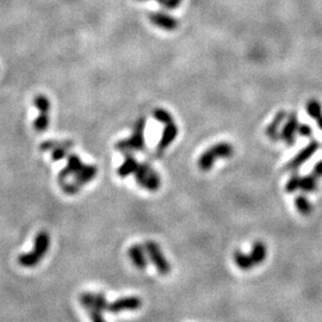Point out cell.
Segmentation results:
<instances>
[{
    "label": "cell",
    "mask_w": 322,
    "mask_h": 322,
    "mask_svg": "<svg viewBox=\"0 0 322 322\" xmlns=\"http://www.w3.org/2000/svg\"><path fill=\"white\" fill-rule=\"evenodd\" d=\"M50 247V236L47 232H39L34 240V248L29 253H23L18 257V263L23 268H34L44 258Z\"/></svg>",
    "instance_id": "cell-1"
},
{
    "label": "cell",
    "mask_w": 322,
    "mask_h": 322,
    "mask_svg": "<svg viewBox=\"0 0 322 322\" xmlns=\"http://www.w3.org/2000/svg\"><path fill=\"white\" fill-rule=\"evenodd\" d=\"M234 148L228 142H220L214 144L209 149L205 150L198 159V167L203 172H208L213 168L214 162L217 159H229L233 157Z\"/></svg>",
    "instance_id": "cell-2"
},
{
    "label": "cell",
    "mask_w": 322,
    "mask_h": 322,
    "mask_svg": "<svg viewBox=\"0 0 322 322\" xmlns=\"http://www.w3.org/2000/svg\"><path fill=\"white\" fill-rule=\"evenodd\" d=\"M144 126L146 118L140 117L134 126V133L129 139L116 143V149L121 152H142L144 150Z\"/></svg>",
    "instance_id": "cell-3"
},
{
    "label": "cell",
    "mask_w": 322,
    "mask_h": 322,
    "mask_svg": "<svg viewBox=\"0 0 322 322\" xmlns=\"http://www.w3.org/2000/svg\"><path fill=\"white\" fill-rule=\"evenodd\" d=\"M134 174H135L136 183L139 184L140 187H142V189H146L152 192L158 191V190L160 189L161 178L159 174L153 170L150 163H139L137 170Z\"/></svg>",
    "instance_id": "cell-4"
},
{
    "label": "cell",
    "mask_w": 322,
    "mask_h": 322,
    "mask_svg": "<svg viewBox=\"0 0 322 322\" xmlns=\"http://www.w3.org/2000/svg\"><path fill=\"white\" fill-rule=\"evenodd\" d=\"M143 246L144 250H146L147 255H148L150 263L155 266L158 272H159L161 276H167V274H170L172 268H171V264L168 263L167 259L165 258V255H163L159 245H158L155 241H150V240H148V241L144 242Z\"/></svg>",
    "instance_id": "cell-5"
},
{
    "label": "cell",
    "mask_w": 322,
    "mask_h": 322,
    "mask_svg": "<svg viewBox=\"0 0 322 322\" xmlns=\"http://www.w3.org/2000/svg\"><path fill=\"white\" fill-rule=\"evenodd\" d=\"M34 104L39 110V116L36 118L35 123H34V128L38 133H43L47 130L49 125V109H50V103L49 99L47 98L43 94H39L34 99Z\"/></svg>",
    "instance_id": "cell-6"
},
{
    "label": "cell",
    "mask_w": 322,
    "mask_h": 322,
    "mask_svg": "<svg viewBox=\"0 0 322 322\" xmlns=\"http://www.w3.org/2000/svg\"><path fill=\"white\" fill-rule=\"evenodd\" d=\"M319 148H320V143H319L318 141H315V140H313L309 144H307L304 148L301 149L300 152H298L297 154L295 155L289 162H287L286 170L289 171L298 170L303 163L307 162V161L309 160L316 152H318Z\"/></svg>",
    "instance_id": "cell-7"
},
{
    "label": "cell",
    "mask_w": 322,
    "mask_h": 322,
    "mask_svg": "<svg viewBox=\"0 0 322 322\" xmlns=\"http://www.w3.org/2000/svg\"><path fill=\"white\" fill-rule=\"evenodd\" d=\"M142 307V300L137 296H125L117 298L109 303L107 311L112 314H120L122 311H134Z\"/></svg>",
    "instance_id": "cell-8"
},
{
    "label": "cell",
    "mask_w": 322,
    "mask_h": 322,
    "mask_svg": "<svg viewBox=\"0 0 322 322\" xmlns=\"http://www.w3.org/2000/svg\"><path fill=\"white\" fill-rule=\"evenodd\" d=\"M79 301H80V304L84 308H86V309L94 308V309H98L105 313V311H107V308H109V302H107L105 295L102 294V292H98V294L84 292L79 297Z\"/></svg>",
    "instance_id": "cell-9"
},
{
    "label": "cell",
    "mask_w": 322,
    "mask_h": 322,
    "mask_svg": "<svg viewBox=\"0 0 322 322\" xmlns=\"http://www.w3.org/2000/svg\"><path fill=\"white\" fill-rule=\"evenodd\" d=\"M73 142L72 141H46L41 144V150H50L52 152V159L53 161H60L68 157V150L72 148Z\"/></svg>",
    "instance_id": "cell-10"
},
{
    "label": "cell",
    "mask_w": 322,
    "mask_h": 322,
    "mask_svg": "<svg viewBox=\"0 0 322 322\" xmlns=\"http://www.w3.org/2000/svg\"><path fill=\"white\" fill-rule=\"evenodd\" d=\"M298 125H300V124H298V118L295 112L291 113V115H290L289 117H286V120H285V124L283 125V128H282L279 137L283 140L285 143L289 144V146H292V144L295 143V135H296L297 133Z\"/></svg>",
    "instance_id": "cell-11"
},
{
    "label": "cell",
    "mask_w": 322,
    "mask_h": 322,
    "mask_svg": "<svg viewBox=\"0 0 322 322\" xmlns=\"http://www.w3.org/2000/svg\"><path fill=\"white\" fill-rule=\"evenodd\" d=\"M67 159V165H66V167L59 173V183L65 181L66 178H68V177L74 176V174L78 173L79 171L84 167V165H85L76 154L68 155Z\"/></svg>",
    "instance_id": "cell-12"
},
{
    "label": "cell",
    "mask_w": 322,
    "mask_h": 322,
    "mask_svg": "<svg viewBox=\"0 0 322 322\" xmlns=\"http://www.w3.org/2000/svg\"><path fill=\"white\" fill-rule=\"evenodd\" d=\"M146 250H144V246L142 245L136 244L133 245L128 250V255L130 258V260L133 261L134 265L136 266L139 270H144L148 265V260H147L146 257Z\"/></svg>",
    "instance_id": "cell-13"
},
{
    "label": "cell",
    "mask_w": 322,
    "mask_h": 322,
    "mask_svg": "<svg viewBox=\"0 0 322 322\" xmlns=\"http://www.w3.org/2000/svg\"><path fill=\"white\" fill-rule=\"evenodd\" d=\"M150 22L155 26L163 29V30H174L178 26V22L172 16H168L163 12H153L149 15Z\"/></svg>",
    "instance_id": "cell-14"
},
{
    "label": "cell",
    "mask_w": 322,
    "mask_h": 322,
    "mask_svg": "<svg viewBox=\"0 0 322 322\" xmlns=\"http://www.w3.org/2000/svg\"><path fill=\"white\" fill-rule=\"evenodd\" d=\"M177 135H178V128H177L176 124H174L173 122L166 124L165 130H163L162 136H161L160 142L158 143V147H157L158 154L161 155V153H162L163 150L167 148V147L174 141V139H176Z\"/></svg>",
    "instance_id": "cell-15"
},
{
    "label": "cell",
    "mask_w": 322,
    "mask_h": 322,
    "mask_svg": "<svg viewBox=\"0 0 322 322\" xmlns=\"http://www.w3.org/2000/svg\"><path fill=\"white\" fill-rule=\"evenodd\" d=\"M97 172H98V170H97V166L84 165V167L81 168L78 173L74 174V177H73L74 180L73 181H74L76 185H79L81 187L83 185H85V184L89 183L92 179H94Z\"/></svg>",
    "instance_id": "cell-16"
},
{
    "label": "cell",
    "mask_w": 322,
    "mask_h": 322,
    "mask_svg": "<svg viewBox=\"0 0 322 322\" xmlns=\"http://www.w3.org/2000/svg\"><path fill=\"white\" fill-rule=\"evenodd\" d=\"M286 117H287L286 112H285L284 110H281V111H279L276 116H274L272 122L268 124V128H266L265 133H266V135L270 137L271 140H273V141H274V140H278L279 126H281L282 123H283L284 121L286 120Z\"/></svg>",
    "instance_id": "cell-17"
},
{
    "label": "cell",
    "mask_w": 322,
    "mask_h": 322,
    "mask_svg": "<svg viewBox=\"0 0 322 322\" xmlns=\"http://www.w3.org/2000/svg\"><path fill=\"white\" fill-rule=\"evenodd\" d=\"M137 166H139V162H137L135 158L131 154H129V153H125V160H124V162L117 170L118 176H120L121 178H126V177L130 176V174L135 173Z\"/></svg>",
    "instance_id": "cell-18"
},
{
    "label": "cell",
    "mask_w": 322,
    "mask_h": 322,
    "mask_svg": "<svg viewBox=\"0 0 322 322\" xmlns=\"http://www.w3.org/2000/svg\"><path fill=\"white\" fill-rule=\"evenodd\" d=\"M250 258H252L254 266L260 265L265 261L266 257H268V247L264 242L255 241L252 246V250H250Z\"/></svg>",
    "instance_id": "cell-19"
},
{
    "label": "cell",
    "mask_w": 322,
    "mask_h": 322,
    "mask_svg": "<svg viewBox=\"0 0 322 322\" xmlns=\"http://www.w3.org/2000/svg\"><path fill=\"white\" fill-rule=\"evenodd\" d=\"M233 259L235 265L240 268V270L248 271L252 268H254V263H253L250 255L241 252V250H235V252H234Z\"/></svg>",
    "instance_id": "cell-20"
},
{
    "label": "cell",
    "mask_w": 322,
    "mask_h": 322,
    "mask_svg": "<svg viewBox=\"0 0 322 322\" xmlns=\"http://www.w3.org/2000/svg\"><path fill=\"white\" fill-rule=\"evenodd\" d=\"M316 189H318V178L313 173L301 177L300 190H302L305 194H309V192L316 191Z\"/></svg>",
    "instance_id": "cell-21"
},
{
    "label": "cell",
    "mask_w": 322,
    "mask_h": 322,
    "mask_svg": "<svg viewBox=\"0 0 322 322\" xmlns=\"http://www.w3.org/2000/svg\"><path fill=\"white\" fill-rule=\"evenodd\" d=\"M295 207H296L298 213L303 216H308L313 211V205H311L309 199L305 196H303V195L296 196V198H295Z\"/></svg>",
    "instance_id": "cell-22"
},
{
    "label": "cell",
    "mask_w": 322,
    "mask_h": 322,
    "mask_svg": "<svg viewBox=\"0 0 322 322\" xmlns=\"http://www.w3.org/2000/svg\"><path fill=\"white\" fill-rule=\"evenodd\" d=\"M307 112L311 118H319L322 115V107L316 99H310L307 103Z\"/></svg>",
    "instance_id": "cell-23"
},
{
    "label": "cell",
    "mask_w": 322,
    "mask_h": 322,
    "mask_svg": "<svg viewBox=\"0 0 322 322\" xmlns=\"http://www.w3.org/2000/svg\"><path fill=\"white\" fill-rule=\"evenodd\" d=\"M301 185V177L298 174H292L289 178V180L286 181V185H285V191L287 194H294L297 190H300Z\"/></svg>",
    "instance_id": "cell-24"
},
{
    "label": "cell",
    "mask_w": 322,
    "mask_h": 322,
    "mask_svg": "<svg viewBox=\"0 0 322 322\" xmlns=\"http://www.w3.org/2000/svg\"><path fill=\"white\" fill-rule=\"evenodd\" d=\"M153 115H154L155 120L159 121L160 123L168 124V123L173 122L172 116L170 115V112H167L166 110H163V109H155L154 112H153Z\"/></svg>",
    "instance_id": "cell-25"
},
{
    "label": "cell",
    "mask_w": 322,
    "mask_h": 322,
    "mask_svg": "<svg viewBox=\"0 0 322 322\" xmlns=\"http://www.w3.org/2000/svg\"><path fill=\"white\" fill-rule=\"evenodd\" d=\"M60 186H61L62 191L67 195H75L80 191V186L76 185L74 181H71V183H67V181H61L59 183Z\"/></svg>",
    "instance_id": "cell-26"
},
{
    "label": "cell",
    "mask_w": 322,
    "mask_h": 322,
    "mask_svg": "<svg viewBox=\"0 0 322 322\" xmlns=\"http://www.w3.org/2000/svg\"><path fill=\"white\" fill-rule=\"evenodd\" d=\"M86 310L89 311L92 322H107L104 319V313H103V311L94 309V308H89V309Z\"/></svg>",
    "instance_id": "cell-27"
},
{
    "label": "cell",
    "mask_w": 322,
    "mask_h": 322,
    "mask_svg": "<svg viewBox=\"0 0 322 322\" xmlns=\"http://www.w3.org/2000/svg\"><path fill=\"white\" fill-rule=\"evenodd\" d=\"M297 134L303 137H309L311 136V134H313V129H311V126L308 125V124H300L297 129Z\"/></svg>",
    "instance_id": "cell-28"
},
{
    "label": "cell",
    "mask_w": 322,
    "mask_h": 322,
    "mask_svg": "<svg viewBox=\"0 0 322 322\" xmlns=\"http://www.w3.org/2000/svg\"><path fill=\"white\" fill-rule=\"evenodd\" d=\"M313 174L316 177V178H322V160L316 162V165L314 166L313 168Z\"/></svg>",
    "instance_id": "cell-29"
},
{
    "label": "cell",
    "mask_w": 322,
    "mask_h": 322,
    "mask_svg": "<svg viewBox=\"0 0 322 322\" xmlns=\"http://www.w3.org/2000/svg\"><path fill=\"white\" fill-rule=\"evenodd\" d=\"M180 1H181V0H166V2H165V5H163V6H165L166 9L173 10V9H176V7H178L179 5H180Z\"/></svg>",
    "instance_id": "cell-30"
},
{
    "label": "cell",
    "mask_w": 322,
    "mask_h": 322,
    "mask_svg": "<svg viewBox=\"0 0 322 322\" xmlns=\"http://www.w3.org/2000/svg\"><path fill=\"white\" fill-rule=\"evenodd\" d=\"M316 123H318V126L322 130V115L319 118H316Z\"/></svg>",
    "instance_id": "cell-31"
},
{
    "label": "cell",
    "mask_w": 322,
    "mask_h": 322,
    "mask_svg": "<svg viewBox=\"0 0 322 322\" xmlns=\"http://www.w3.org/2000/svg\"><path fill=\"white\" fill-rule=\"evenodd\" d=\"M157 1H159V2H161V4H162V5H165L166 0H157Z\"/></svg>",
    "instance_id": "cell-32"
}]
</instances>
